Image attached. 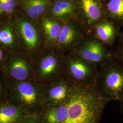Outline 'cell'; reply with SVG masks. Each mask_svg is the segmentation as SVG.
<instances>
[{
	"instance_id": "cell-1",
	"label": "cell",
	"mask_w": 123,
	"mask_h": 123,
	"mask_svg": "<svg viewBox=\"0 0 123 123\" xmlns=\"http://www.w3.org/2000/svg\"><path fill=\"white\" fill-rule=\"evenodd\" d=\"M109 102L95 86L78 87L69 101L68 115L63 123H100Z\"/></svg>"
},
{
	"instance_id": "cell-2",
	"label": "cell",
	"mask_w": 123,
	"mask_h": 123,
	"mask_svg": "<svg viewBox=\"0 0 123 123\" xmlns=\"http://www.w3.org/2000/svg\"><path fill=\"white\" fill-rule=\"evenodd\" d=\"M8 100L27 114H38L44 106L43 84L35 80L8 82Z\"/></svg>"
},
{
	"instance_id": "cell-3",
	"label": "cell",
	"mask_w": 123,
	"mask_h": 123,
	"mask_svg": "<svg viewBox=\"0 0 123 123\" xmlns=\"http://www.w3.org/2000/svg\"><path fill=\"white\" fill-rule=\"evenodd\" d=\"M97 90L108 101H120L123 98V66L113 57L101 66L95 85Z\"/></svg>"
},
{
	"instance_id": "cell-4",
	"label": "cell",
	"mask_w": 123,
	"mask_h": 123,
	"mask_svg": "<svg viewBox=\"0 0 123 123\" xmlns=\"http://www.w3.org/2000/svg\"><path fill=\"white\" fill-rule=\"evenodd\" d=\"M12 19L21 49L32 59L46 48L38 21L19 16H16Z\"/></svg>"
},
{
	"instance_id": "cell-5",
	"label": "cell",
	"mask_w": 123,
	"mask_h": 123,
	"mask_svg": "<svg viewBox=\"0 0 123 123\" xmlns=\"http://www.w3.org/2000/svg\"><path fill=\"white\" fill-rule=\"evenodd\" d=\"M36 81L44 84L64 74V58L55 48H45L32 58Z\"/></svg>"
},
{
	"instance_id": "cell-6",
	"label": "cell",
	"mask_w": 123,
	"mask_h": 123,
	"mask_svg": "<svg viewBox=\"0 0 123 123\" xmlns=\"http://www.w3.org/2000/svg\"><path fill=\"white\" fill-rule=\"evenodd\" d=\"M0 71L8 82L35 80L32 59L22 49L8 53Z\"/></svg>"
},
{
	"instance_id": "cell-7",
	"label": "cell",
	"mask_w": 123,
	"mask_h": 123,
	"mask_svg": "<svg viewBox=\"0 0 123 123\" xmlns=\"http://www.w3.org/2000/svg\"><path fill=\"white\" fill-rule=\"evenodd\" d=\"M98 74L96 65L78 55L64 58V74L77 87L95 86Z\"/></svg>"
},
{
	"instance_id": "cell-8",
	"label": "cell",
	"mask_w": 123,
	"mask_h": 123,
	"mask_svg": "<svg viewBox=\"0 0 123 123\" xmlns=\"http://www.w3.org/2000/svg\"><path fill=\"white\" fill-rule=\"evenodd\" d=\"M42 84L44 106L60 105L69 101L78 87L64 74Z\"/></svg>"
},
{
	"instance_id": "cell-9",
	"label": "cell",
	"mask_w": 123,
	"mask_h": 123,
	"mask_svg": "<svg viewBox=\"0 0 123 123\" xmlns=\"http://www.w3.org/2000/svg\"><path fill=\"white\" fill-rule=\"evenodd\" d=\"M77 55L84 60L101 66L105 64L112 57L98 40L94 39L86 40L79 44Z\"/></svg>"
},
{
	"instance_id": "cell-10",
	"label": "cell",
	"mask_w": 123,
	"mask_h": 123,
	"mask_svg": "<svg viewBox=\"0 0 123 123\" xmlns=\"http://www.w3.org/2000/svg\"><path fill=\"white\" fill-rule=\"evenodd\" d=\"M76 17L87 25L92 26L106 16L104 5L100 0H75Z\"/></svg>"
},
{
	"instance_id": "cell-11",
	"label": "cell",
	"mask_w": 123,
	"mask_h": 123,
	"mask_svg": "<svg viewBox=\"0 0 123 123\" xmlns=\"http://www.w3.org/2000/svg\"><path fill=\"white\" fill-rule=\"evenodd\" d=\"M0 46L9 53L21 49L18 34L11 18L0 22Z\"/></svg>"
},
{
	"instance_id": "cell-12",
	"label": "cell",
	"mask_w": 123,
	"mask_h": 123,
	"mask_svg": "<svg viewBox=\"0 0 123 123\" xmlns=\"http://www.w3.org/2000/svg\"><path fill=\"white\" fill-rule=\"evenodd\" d=\"M43 36L46 48L56 47L63 22L45 16L38 21Z\"/></svg>"
},
{
	"instance_id": "cell-13",
	"label": "cell",
	"mask_w": 123,
	"mask_h": 123,
	"mask_svg": "<svg viewBox=\"0 0 123 123\" xmlns=\"http://www.w3.org/2000/svg\"><path fill=\"white\" fill-rule=\"evenodd\" d=\"M75 0H53L46 16L64 22L76 17Z\"/></svg>"
},
{
	"instance_id": "cell-14",
	"label": "cell",
	"mask_w": 123,
	"mask_h": 123,
	"mask_svg": "<svg viewBox=\"0 0 123 123\" xmlns=\"http://www.w3.org/2000/svg\"><path fill=\"white\" fill-rule=\"evenodd\" d=\"M69 101L60 105L44 106L38 114L43 123H63L68 115Z\"/></svg>"
},
{
	"instance_id": "cell-15",
	"label": "cell",
	"mask_w": 123,
	"mask_h": 123,
	"mask_svg": "<svg viewBox=\"0 0 123 123\" xmlns=\"http://www.w3.org/2000/svg\"><path fill=\"white\" fill-rule=\"evenodd\" d=\"M63 22L61 31L59 36L56 48L58 49H69L77 44L81 38V32L73 24Z\"/></svg>"
},
{
	"instance_id": "cell-16",
	"label": "cell",
	"mask_w": 123,
	"mask_h": 123,
	"mask_svg": "<svg viewBox=\"0 0 123 123\" xmlns=\"http://www.w3.org/2000/svg\"><path fill=\"white\" fill-rule=\"evenodd\" d=\"M27 114L8 100L0 104V123H18Z\"/></svg>"
},
{
	"instance_id": "cell-17",
	"label": "cell",
	"mask_w": 123,
	"mask_h": 123,
	"mask_svg": "<svg viewBox=\"0 0 123 123\" xmlns=\"http://www.w3.org/2000/svg\"><path fill=\"white\" fill-rule=\"evenodd\" d=\"M52 2V0H27L24 6L26 17L38 21L46 16Z\"/></svg>"
},
{
	"instance_id": "cell-18",
	"label": "cell",
	"mask_w": 123,
	"mask_h": 123,
	"mask_svg": "<svg viewBox=\"0 0 123 123\" xmlns=\"http://www.w3.org/2000/svg\"><path fill=\"white\" fill-rule=\"evenodd\" d=\"M117 26L118 25L111 20L98 23L95 29L97 38L106 44H113L120 34Z\"/></svg>"
},
{
	"instance_id": "cell-19",
	"label": "cell",
	"mask_w": 123,
	"mask_h": 123,
	"mask_svg": "<svg viewBox=\"0 0 123 123\" xmlns=\"http://www.w3.org/2000/svg\"><path fill=\"white\" fill-rule=\"evenodd\" d=\"M104 6L106 16L117 25L123 26V0H107Z\"/></svg>"
},
{
	"instance_id": "cell-20",
	"label": "cell",
	"mask_w": 123,
	"mask_h": 123,
	"mask_svg": "<svg viewBox=\"0 0 123 123\" xmlns=\"http://www.w3.org/2000/svg\"><path fill=\"white\" fill-rule=\"evenodd\" d=\"M8 100V86L4 76L0 71V104Z\"/></svg>"
},
{
	"instance_id": "cell-21",
	"label": "cell",
	"mask_w": 123,
	"mask_h": 123,
	"mask_svg": "<svg viewBox=\"0 0 123 123\" xmlns=\"http://www.w3.org/2000/svg\"><path fill=\"white\" fill-rule=\"evenodd\" d=\"M119 44L115 52L112 54L113 58L120 65L123 66V37L119 34Z\"/></svg>"
},
{
	"instance_id": "cell-22",
	"label": "cell",
	"mask_w": 123,
	"mask_h": 123,
	"mask_svg": "<svg viewBox=\"0 0 123 123\" xmlns=\"http://www.w3.org/2000/svg\"><path fill=\"white\" fill-rule=\"evenodd\" d=\"M0 4L5 13L9 15L13 13L16 6V0H0Z\"/></svg>"
},
{
	"instance_id": "cell-23",
	"label": "cell",
	"mask_w": 123,
	"mask_h": 123,
	"mask_svg": "<svg viewBox=\"0 0 123 123\" xmlns=\"http://www.w3.org/2000/svg\"><path fill=\"white\" fill-rule=\"evenodd\" d=\"M18 123H43L38 114H27Z\"/></svg>"
},
{
	"instance_id": "cell-24",
	"label": "cell",
	"mask_w": 123,
	"mask_h": 123,
	"mask_svg": "<svg viewBox=\"0 0 123 123\" xmlns=\"http://www.w3.org/2000/svg\"><path fill=\"white\" fill-rule=\"evenodd\" d=\"M9 52L0 46V67L4 61Z\"/></svg>"
},
{
	"instance_id": "cell-25",
	"label": "cell",
	"mask_w": 123,
	"mask_h": 123,
	"mask_svg": "<svg viewBox=\"0 0 123 123\" xmlns=\"http://www.w3.org/2000/svg\"><path fill=\"white\" fill-rule=\"evenodd\" d=\"M119 102V107L120 110H121L122 113L123 114V98Z\"/></svg>"
},
{
	"instance_id": "cell-26",
	"label": "cell",
	"mask_w": 123,
	"mask_h": 123,
	"mask_svg": "<svg viewBox=\"0 0 123 123\" xmlns=\"http://www.w3.org/2000/svg\"><path fill=\"white\" fill-rule=\"evenodd\" d=\"M5 13L3 10L2 9V7H1V6L0 4V16H1L3 13Z\"/></svg>"
},
{
	"instance_id": "cell-27",
	"label": "cell",
	"mask_w": 123,
	"mask_h": 123,
	"mask_svg": "<svg viewBox=\"0 0 123 123\" xmlns=\"http://www.w3.org/2000/svg\"><path fill=\"white\" fill-rule=\"evenodd\" d=\"M101 0V1L102 2L103 1H105V0Z\"/></svg>"
},
{
	"instance_id": "cell-28",
	"label": "cell",
	"mask_w": 123,
	"mask_h": 123,
	"mask_svg": "<svg viewBox=\"0 0 123 123\" xmlns=\"http://www.w3.org/2000/svg\"><path fill=\"white\" fill-rule=\"evenodd\" d=\"M121 35H122V37H123V33H122V34H121Z\"/></svg>"
},
{
	"instance_id": "cell-29",
	"label": "cell",
	"mask_w": 123,
	"mask_h": 123,
	"mask_svg": "<svg viewBox=\"0 0 123 123\" xmlns=\"http://www.w3.org/2000/svg\"><path fill=\"white\" fill-rule=\"evenodd\" d=\"M0 22H1V21H0Z\"/></svg>"
}]
</instances>
